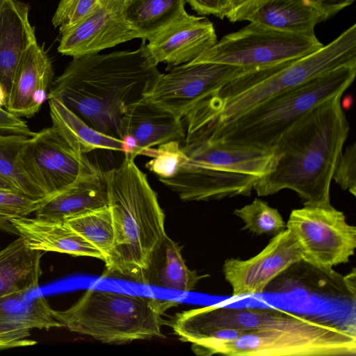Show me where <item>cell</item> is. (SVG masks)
Wrapping results in <instances>:
<instances>
[{
  "instance_id": "40",
  "label": "cell",
  "mask_w": 356,
  "mask_h": 356,
  "mask_svg": "<svg viewBox=\"0 0 356 356\" xmlns=\"http://www.w3.org/2000/svg\"><path fill=\"white\" fill-rule=\"evenodd\" d=\"M0 191L22 193L15 185L1 175H0Z\"/></svg>"
},
{
  "instance_id": "36",
  "label": "cell",
  "mask_w": 356,
  "mask_h": 356,
  "mask_svg": "<svg viewBox=\"0 0 356 356\" xmlns=\"http://www.w3.org/2000/svg\"><path fill=\"white\" fill-rule=\"evenodd\" d=\"M32 131L27 123L8 110L0 108V134H15L31 137Z\"/></svg>"
},
{
  "instance_id": "27",
  "label": "cell",
  "mask_w": 356,
  "mask_h": 356,
  "mask_svg": "<svg viewBox=\"0 0 356 356\" xmlns=\"http://www.w3.org/2000/svg\"><path fill=\"white\" fill-rule=\"evenodd\" d=\"M20 293L0 297V325L49 330L63 327L52 315V309L42 295L30 297Z\"/></svg>"
},
{
  "instance_id": "26",
  "label": "cell",
  "mask_w": 356,
  "mask_h": 356,
  "mask_svg": "<svg viewBox=\"0 0 356 356\" xmlns=\"http://www.w3.org/2000/svg\"><path fill=\"white\" fill-rule=\"evenodd\" d=\"M186 0H128L124 17L139 38L148 40L187 13Z\"/></svg>"
},
{
  "instance_id": "34",
  "label": "cell",
  "mask_w": 356,
  "mask_h": 356,
  "mask_svg": "<svg viewBox=\"0 0 356 356\" xmlns=\"http://www.w3.org/2000/svg\"><path fill=\"white\" fill-rule=\"evenodd\" d=\"M356 144L353 143L342 152L334 171V180L343 191L356 195Z\"/></svg>"
},
{
  "instance_id": "9",
  "label": "cell",
  "mask_w": 356,
  "mask_h": 356,
  "mask_svg": "<svg viewBox=\"0 0 356 356\" xmlns=\"http://www.w3.org/2000/svg\"><path fill=\"white\" fill-rule=\"evenodd\" d=\"M298 240L302 261L334 276L332 267L347 263L356 248V227L330 203L304 204L293 209L286 222Z\"/></svg>"
},
{
  "instance_id": "10",
  "label": "cell",
  "mask_w": 356,
  "mask_h": 356,
  "mask_svg": "<svg viewBox=\"0 0 356 356\" xmlns=\"http://www.w3.org/2000/svg\"><path fill=\"white\" fill-rule=\"evenodd\" d=\"M180 149L182 158L172 176L186 181L211 179L227 172L259 179L270 172L275 163L273 147L231 144L186 129Z\"/></svg>"
},
{
  "instance_id": "7",
  "label": "cell",
  "mask_w": 356,
  "mask_h": 356,
  "mask_svg": "<svg viewBox=\"0 0 356 356\" xmlns=\"http://www.w3.org/2000/svg\"><path fill=\"white\" fill-rule=\"evenodd\" d=\"M199 355L330 356L356 354L355 328L307 317L261 330H228L222 340L192 346Z\"/></svg>"
},
{
  "instance_id": "17",
  "label": "cell",
  "mask_w": 356,
  "mask_h": 356,
  "mask_svg": "<svg viewBox=\"0 0 356 356\" xmlns=\"http://www.w3.org/2000/svg\"><path fill=\"white\" fill-rule=\"evenodd\" d=\"M54 70L46 51L37 40L23 53L15 71L6 104L17 117L31 118L47 99Z\"/></svg>"
},
{
  "instance_id": "33",
  "label": "cell",
  "mask_w": 356,
  "mask_h": 356,
  "mask_svg": "<svg viewBox=\"0 0 356 356\" xmlns=\"http://www.w3.org/2000/svg\"><path fill=\"white\" fill-rule=\"evenodd\" d=\"M102 0H60L52 18L60 33L76 24L97 9Z\"/></svg>"
},
{
  "instance_id": "15",
  "label": "cell",
  "mask_w": 356,
  "mask_h": 356,
  "mask_svg": "<svg viewBox=\"0 0 356 356\" xmlns=\"http://www.w3.org/2000/svg\"><path fill=\"white\" fill-rule=\"evenodd\" d=\"M128 0H106L76 24L60 32L58 51L73 58L98 54L102 50L139 38L127 22Z\"/></svg>"
},
{
  "instance_id": "23",
  "label": "cell",
  "mask_w": 356,
  "mask_h": 356,
  "mask_svg": "<svg viewBox=\"0 0 356 356\" xmlns=\"http://www.w3.org/2000/svg\"><path fill=\"white\" fill-rule=\"evenodd\" d=\"M244 20L282 31L311 35H315L316 25L325 21L305 0H261Z\"/></svg>"
},
{
  "instance_id": "14",
  "label": "cell",
  "mask_w": 356,
  "mask_h": 356,
  "mask_svg": "<svg viewBox=\"0 0 356 356\" xmlns=\"http://www.w3.org/2000/svg\"><path fill=\"white\" fill-rule=\"evenodd\" d=\"M300 261V245L293 234L285 229L253 257L225 260L222 271L232 288V296L239 298L263 293L275 278Z\"/></svg>"
},
{
  "instance_id": "2",
  "label": "cell",
  "mask_w": 356,
  "mask_h": 356,
  "mask_svg": "<svg viewBox=\"0 0 356 356\" xmlns=\"http://www.w3.org/2000/svg\"><path fill=\"white\" fill-rule=\"evenodd\" d=\"M342 95L318 104L280 136L273 145L272 171L254 185L258 196L290 189L304 204L330 203L333 173L350 128L341 106Z\"/></svg>"
},
{
  "instance_id": "42",
  "label": "cell",
  "mask_w": 356,
  "mask_h": 356,
  "mask_svg": "<svg viewBox=\"0 0 356 356\" xmlns=\"http://www.w3.org/2000/svg\"><path fill=\"white\" fill-rule=\"evenodd\" d=\"M7 1L8 0H0V17H1V14L2 10L3 8V6Z\"/></svg>"
},
{
  "instance_id": "43",
  "label": "cell",
  "mask_w": 356,
  "mask_h": 356,
  "mask_svg": "<svg viewBox=\"0 0 356 356\" xmlns=\"http://www.w3.org/2000/svg\"><path fill=\"white\" fill-rule=\"evenodd\" d=\"M102 1H106V0H102Z\"/></svg>"
},
{
  "instance_id": "5",
  "label": "cell",
  "mask_w": 356,
  "mask_h": 356,
  "mask_svg": "<svg viewBox=\"0 0 356 356\" xmlns=\"http://www.w3.org/2000/svg\"><path fill=\"white\" fill-rule=\"evenodd\" d=\"M355 75L356 64L341 66L278 93L224 124L204 127L185 121V129L231 144L270 149L312 108L337 95H343Z\"/></svg>"
},
{
  "instance_id": "12",
  "label": "cell",
  "mask_w": 356,
  "mask_h": 356,
  "mask_svg": "<svg viewBox=\"0 0 356 356\" xmlns=\"http://www.w3.org/2000/svg\"><path fill=\"white\" fill-rule=\"evenodd\" d=\"M248 70L214 63L174 66L168 73H161L144 98L181 120L199 103Z\"/></svg>"
},
{
  "instance_id": "30",
  "label": "cell",
  "mask_w": 356,
  "mask_h": 356,
  "mask_svg": "<svg viewBox=\"0 0 356 356\" xmlns=\"http://www.w3.org/2000/svg\"><path fill=\"white\" fill-rule=\"evenodd\" d=\"M234 213L243 220L244 229L257 235H276L286 228L278 210L257 198L250 204L235 209Z\"/></svg>"
},
{
  "instance_id": "41",
  "label": "cell",
  "mask_w": 356,
  "mask_h": 356,
  "mask_svg": "<svg viewBox=\"0 0 356 356\" xmlns=\"http://www.w3.org/2000/svg\"><path fill=\"white\" fill-rule=\"evenodd\" d=\"M8 98V93L4 88L0 84V108L6 106Z\"/></svg>"
},
{
  "instance_id": "16",
  "label": "cell",
  "mask_w": 356,
  "mask_h": 356,
  "mask_svg": "<svg viewBox=\"0 0 356 356\" xmlns=\"http://www.w3.org/2000/svg\"><path fill=\"white\" fill-rule=\"evenodd\" d=\"M147 40L146 48L155 64L170 67L194 60L218 41L212 22L188 13Z\"/></svg>"
},
{
  "instance_id": "31",
  "label": "cell",
  "mask_w": 356,
  "mask_h": 356,
  "mask_svg": "<svg viewBox=\"0 0 356 356\" xmlns=\"http://www.w3.org/2000/svg\"><path fill=\"white\" fill-rule=\"evenodd\" d=\"M42 199L35 198L22 193L0 191V229L17 234L10 222V220L35 213Z\"/></svg>"
},
{
  "instance_id": "6",
  "label": "cell",
  "mask_w": 356,
  "mask_h": 356,
  "mask_svg": "<svg viewBox=\"0 0 356 356\" xmlns=\"http://www.w3.org/2000/svg\"><path fill=\"white\" fill-rule=\"evenodd\" d=\"M178 304L170 300L88 289L70 308L52 309L71 332L106 343H123L163 337L161 315Z\"/></svg>"
},
{
  "instance_id": "11",
  "label": "cell",
  "mask_w": 356,
  "mask_h": 356,
  "mask_svg": "<svg viewBox=\"0 0 356 356\" xmlns=\"http://www.w3.org/2000/svg\"><path fill=\"white\" fill-rule=\"evenodd\" d=\"M17 166L44 197L101 170L85 154L74 150L52 126L26 140L18 153Z\"/></svg>"
},
{
  "instance_id": "22",
  "label": "cell",
  "mask_w": 356,
  "mask_h": 356,
  "mask_svg": "<svg viewBox=\"0 0 356 356\" xmlns=\"http://www.w3.org/2000/svg\"><path fill=\"white\" fill-rule=\"evenodd\" d=\"M203 277L188 268L179 246L165 234L151 254L139 284L189 292Z\"/></svg>"
},
{
  "instance_id": "18",
  "label": "cell",
  "mask_w": 356,
  "mask_h": 356,
  "mask_svg": "<svg viewBox=\"0 0 356 356\" xmlns=\"http://www.w3.org/2000/svg\"><path fill=\"white\" fill-rule=\"evenodd\" d=\"M125 136L134 140V156H137L170 141L181 142L185 136V129L181 120L143 97L129 106L122 118L120 138Z\"/></svg>"
},
{
  "instance_id": "3",
  "label": "cell",
  "mask_w": 356,
  "mask_h": 356,
  "mask_svg": "<svg viewBox=\"0 0 356 356\" xmlns=\"http://www.w3.org/2000/svg\"><path fill=\"white\" fill-rule=\"evenodd\" d=\"M134 159L125 153L119 167L104 172L114 241L102 276L139 284L151 254L166 234L157 195Z\"/></svg>"
},
{
  "instance_id": "21",
  "label": "cell",
  "mask_w": 356,
  "mask_h": 356,
  "mask_svg": "<svg viewBox=\"0 0 356 356\" xmlns=\"http://www.w3.org/2000/svg\"><path fill=\"white\" fill-rule=\"evenodd\" d=\"M27 4L18 0H8L1 14L0 84L8 94L23 53L36 40Z\"/></svg>"
},
{
  "instance_id": "29",
  "label": "cell",
  "mask_w": 356,
  "mask_h": 356,
  "mask_svg": "<svg viewBox=\"0 0 356 356\" xmlns=\"http://www.w3.org/2000/svg\"><path fill=\"white\" fill-rule=\"evenodd\" d=\"M29 138L0 134V175L11 181L22 193L35 198H43L42 193L22 175L17 166L18 153Z\"/></svg>"
},
{
  "instance_id": "32",
  "label": "cell",
  "mask_w": 356,
  "mask_h": 356,
  "mask_svg": "<svg viewBox=\"0 0 356 356\" xmlns=\"http://www.w3.org/2000/svg\"><path fill=\"white\" fill-rule=\"evenodd\" d=\"M143 155L152 159L146 163L145 167L158 176L159 180L168 179L176 172L182 158L179 141H170L156 148L145 150Z\"/></svg>"
},
{
  "instance_id": "25",
  "label": "cell",
  "mask_w": 356,
  "mask_h": 356,
  "mask_svg": "<svg viewBox=\"0 0 356 356\" xmlns=\"http://www.w3.org/2000/svg\"><path fill=\"white\" fill-rule=\"evenodd\" d=\"M47 99L52 127L74 150L83 154L99 149L126 152L122 139L93 129L59 99Z\"/></svg>"
},
{
  "instance_id": "39",
  "label": "cell",
  "mask_w": 356,
  "mask_h": 356,
  "mask_svg": "<svg viewBox=\"0 0 356 356\" xmlns=\"http://www.w3.org/2000/svg\"><path fill=\"white\" fill-rule=\"evenodd\" d=\"M261 0H230L229 10L226 17L231 22L244 21L245 17L252 11Z\"/></svg>"
},
{
  "instance_id": "13",
  "label": "cell",
  "mask_w": 356,
  "mask_h": 356,
  "mask_svg": "<svg viewBox=\"0 0 356 356\" xmlns=\"http://www.w3.org/2000/svg\"><path fill=\"white\" fill-rule=\"evenodd\" d=\"M301 317L280 309L210 305L178 314L173 330L181 341L194 343L223 330H261L291 323Z\"/></svg>"
},
{
  "instance_id": "20",
  "label": "cell",
  "mask_w": 356,
  "mask_h": 356,
  "mask_svg": "<svg viewBox=\"0 0 356 356\" xmlns=\"http://www.w3.org/2000/svg\"><path fill=\"white\" fill-rule=\"evenodd\" d=\"M106 206L104 172L99 170L60 192L43 197L35 213L39 218L65 222Z\"/></svg>"
},
{
  "instance_id": "35",
  "label": "cell",
  "mask_w": 356,
  "mask_h": 356,
  "mask_svg": "<svg viewBox=\"0 0 356 356\" xmlns=\"http://www.w3.org/2000/svg\"><path fill=\"white\" fill-rule=\"evenodd\" d=\"M30 330L10 325H0V350L31 346L37 341L30 339Z\"/></svg>"
},
{
  "instance_id": "1",
  "label": "cell",
  "mask_w": 356,
  "mask_h": 356,
  "mask_svg": "<svg viewBox=\"0 0 356 356\" xmlns=\"http://www.w3.org/2000/svg\"><path fill=\"white\" fill-rule=\"evenodd\" d=\"M142 40L134 51L73 58L53 81L47 99H59L93 129L120 138L127 108L143 99L161 74Z\"/></svg>"
},
{
  "instance_id": "37",
  "label": "cell",
  "mask_w": 356,
  "mask_h": 356,
  "mask_svg": "<svg viewBox=\"0 0 356 356\" xmlns=\"http://www.w3.org/2000/svg\"><path fill=\"white\" fill-rule=\"evenodd\" d=\"M186 2L200 15H213L222 19L226 17L230 7V0H186Z\"/></svg>"
},
{
  "instance_id": "8",
  "label": "cell",
  "mask_w": 356,
  "mask_h": 356,
  "mask_svg": "<svg viewBox=\"0 0 356 356\" xmlns=\"http://www.w3.org/2000/svg\"><path fill=\"white\" fill-rule=\"evenodd\" d=\"M324 45L315 35L279 31L256 22L225 35L189 64L214 63L259 69L298 59Z\"/></svg>"
},
{
  "instance_id": "38",
  "label": "cell",
  "mask_w": 356,
  "mask_h": 356,
  "mask_svg": "<svg viewBox=\"0 0 356 356\" xmlns=\"http://www.w3.org/2000/svg\"><path fill=\"white\" fill-rule=\"evenodd\" d=\"M314 6L327 20L342 9L351 5L355 0H305Z\"/></svg>"
},
{
  "instance_id": "19",
  "label": "cell",
  "mask_w": 356,
  "mask_h": 356,
  "mask_svg": "<svg viewBox=\"0 0 356 356\" xmlns=\"http://www.w3.org/2000/svg\"><path fill=\"white\" fill-rule=\"evenodd\" d=\"M10 222L17 234L33 250L104 259L98 249L65 222L25 216L13 218Z\"/></svg>"
},
{
  "instance_id": "24",
  "label": "cell",
  "mask_w": 356,
  "mask_h": 356,
  "mask_svg": "<svg viewBox=\"0 0 356 356\" xmlns=\"http://www.w3.org/2000/svg\"><path fill=\"white\" fill-rule=\"evenodd\" d=\"M42 252L19 236L0 250V297L29 293L38 287Z\"/></svg>"
},
{
  "instance_id": "4",
  "label": "cell",
  "mask_w": 356,
  "mask_h": 356,
  "mask_svg": "<svg viewBox=\"0 0 356 356\" xmlns=\"http://www.w3.org/2000/svg\"><path fill=\"white\" fill-rule=\"evenodd\" d=\"M356 64V24L319 50L280 64L249 70L199 103L186 119L199 126L224 124L259 103L334 68Z\"/></svg>"
},
{
  "instance_id": "28",
  "label": "cell",
  "mask_w": 356,
  "mask_h": 356,
  "mask_svg": "<svg viewBox=\"0 0 356 356\" xmlns=\"http://www.w3.org/2000/svg\"><path fill=\"white\" fill-rule=\"evenodd\" d=\"M73 230L98 249L104 261L114 241V229L108 206L65 221Z\"/></svg>"
}]
</instances>
